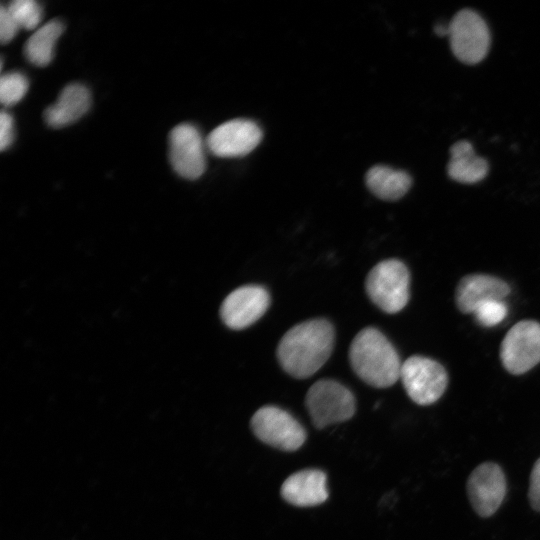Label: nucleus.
Masks as SVG:
<instances>
[{
	"mask_svg": "<svg viewBox=\"0 0 540 540\" xmlns=\"http://www.w3.org/2000/svg\"><path fill=\"white\" fill-rule=\"evenodd\" d=\"M365 180L367 187L375 196L389 201L403 197L412 184L408 173L385 165L370 168Z\"/></svg>",
	"mask_w": 540,
	"mask_h": 540,
	"instance_id": "17",
	"label": "nucleus"
},
{
	"mask_svg": "<svg viewBox=\"0 0 540 540\" xmlns=\"http://www.w3.org/2000/svg\"><path fill=\"white\" fill-rule=\"evenodd\" d=\"M270 305L269 292L260 285H245L232 291L223 301L220 316L226 326L241 330L259 320Z\"/></svg>",
	"mask_w": 540,
	"mask_h": 540,
	"instance_id": "12",
	"label": "nucleus"
},
{
	"mask_svg": "<svg viewBox=\"0 0 540 540\" xmlns=\"http://www.w3.org/2000/svg\"><path fill=\"white\" fill-rule=\"evenodd\" d=\"M7 9L19 28L35 29L42 19V8L34 0H14Z\"/></svg>",
	"mask_w": 540,
	"mask_h": 540,
	"instance_id": "19",
	"label": "nucleus"
},
{
	"mask_svg": "<svg viewBox=\"0 0 540 540\" xmlns=\"http://www.w3.org/2000/svg\"><path fill=\"white\" fill-rule=\"evenodd\" d=\"M448 36L452 52L463 63H479L489 50V29L473 10L463 9L455 14L449 23Z\"/></svg>",
	"mask_w": 540,
	"mask_h": 540,
	"instance_id": "7",
	"label": "nucleus"
},
{
	"mask_svg": "<svg viewBox=\"0 0 540 540\" xmlns=\"http://www.w3.org/2000/svg\"><path fill=\"white\" fill-rule=\"evenodd\" d=\"M473 313L481 325L491 327L506 317L507 307L503 300H489L479 305Z\"/></svg>",
	"mask_w": 540,
	"mask_h": 540,
	"instance_id": "21",
	"label": "nucleus"
},
{
	"mask_svg": "<svg viewBox=\"0 0 540 540\" xmlns=\"http://www.w3.org/2000/svg\"><path fill=\"white\" fill-rule=\"evenodd\" d=\"M91 96L82 84L66 86L57 101L44 112L46 123L53 128L67 126L81 118L89 109Z\"/></svg>",
	"mask_w": 540,
	"mask_h": 540,
	"instance_id": "15",
	"label": "nucleus"
},
{
	"mask_svg": "<svg viewBox=\"0 0 540 540\" xmlns=\"http://www.w3.org/2000/svg\"><path fill=\"white\" fill-rule=\"evenodd\" d=\"M501 361L510 373L523 374L540 362V324L525 320L515 324L504 337Z\"/></svg>",
	"mask_w": 540,
	"mask_h": 540,
	"instance_id": "8",
	"label": "nucleus"
},
{
	"mask_svg": "<svg viewBox=\"0 0 540 540\" xmlns=\"http://www.w3.org/2000/svg\"><path fill=\"white\" fill-rule=\"evenodd\" d=\"M63 32V23L51 20L38 28L27 40L24 54L36 66L48 65L54 56L55 44Z\"/></svg>",
	"mask_w": 540,
	"mask_h": 540,
	"instance_id": "18",
	"label": "nucleus"
},
{
	"mask_svg": "<svg viewBox=\"0 0 540 540\" xmlns=\"http://www.w3.org/2000/svg\"><path fill=\"white\" fill-rule=\"evenodd\" d=\"M410 274L403 262L387 259L368 273L365 288L370 300L386 313L401 311L409 301Z\"/></svg>",
	"mask_w": 540,
	"mask_h": 540,
	"instance_id": "3",
	"label": "nucleus"
},
{
	"mask_svg": "<svg viewBox=\"0 0 540 540\" xmlns=\"http://www.w3.org/2000/svg\"><path fill=\"white\" fill-rule=\"evenodd\" d=\"M510 293V287L499 278L490 275H468L464 277L456 291V303L463 313H473L482 303L489 300H503Z\"/></svg>",
	"mask_w": 540,
	"mask_h": 540,
	"instance_id": "14",
	"label": "nucleus"
},
{
	"mask_svg": "<svg viewBox=\"0 0 540 540\" xmlns=\"http://www.w3.org/2000/svg\"><path fill=\"white\" fill-rule=\"evenodd\" d=\"M349 361L356 375L375 388L390 387L400 378L399 355L376 328L366 327L357 333L349 348Z\"/></svg>",
	"mask_w": 540,
	"mask_h": 540,
	"instance_id": "2",
	"label": "nucleus"
},
{
	"mask_svg": "<svg viewBox=\"0 0 540 540\" xmlns=\"http://www.w3.org/2000/svg\"><path fill=\"white\" fill-rule=\"evenodd\" d=\"M250 426L260 441L282 451H296L306 440L303 426L289 412L277 406L259 408L252 416Z\"/></svg>",
	"mask_w": 540,
	"mask_h": 540,
	"instance_id": "5",
	"label": "nucleus"
},
{
	"mask_svg": "<svg viewBox=\"0 0 540 540\" xmlns=\"http://www.w3.org/2000/svg\"><path fill=\"white\" fill-rule=\"evenodd\" d=\"M471 506L481 517L493 515L506 494V480L501 467L493 462L478 465L467 480Z\"/></svg>",
	"mask_w": 540,
	"mask_h": 540,
	"instance_id": "11",
	"label": "nucleus"
},
{
	"mask_svg": "<svg viewBox=\"0 0 540 540\" xmlns=\"http://www.w3.org/2000/svg\"><path fill=\"white\" fill-rule=\"evenodd\" d=\"M335 340L333 325L318 318L293 326L281 338L277 358L283 370L297 379L315 374L330 357Z\"/></svg>",
	"mask_w": 540,
	"mask_h": 540,
	"instance_id": "1",
	"label": "nucleus"
},
{
	"mask_svg": "<svg viewBox=\"0 0 540 540\" xmlns=\"http://www.w3.org/2000/svg\"><path fill=\"white\" fill-rule=\"evenodd\" d=\"M262 135L261 128L254 121L233 119L212 130L206 139V146L218 157H241L258 146Z\"/></svg>",
	"mask_w": 540,
	"mask_h": 540,
	"instance_id": "9",
	"label": "nucleus"
},
{
	"mask_svg": "<svg viewBox=\"0 0 540 540\" xmlns=\"http://www.w3.org/2000/svg\"><path fill=\"white\" fill-rule=\"evenodd\" d=\"M435 30V33L438 35V36H448L449 35V23L448 24H444V23H440V24H437L434 28Z\"/></svg>",
	"mask_w": 540,
	"mask_h": 540,
	"instance_id": "25",
	"label": "nucleus"
},
{
	"mask_svg": "<svg viewBox=\"0 0 540 540\" xmlns=\"http://www.w3.org/2000/svg\"><path fill=\"white\" fill-rule=\"evenodd\" d=\"M281 496L297 507L319 505L328 498L327 476L319 469L297 471L283 482Z\"/></svg>",
	"mask_w": 540,
	"mask_h": 540,
	"instance_id": "13",
	"label": "nucleus"
},
{
	"mask_svg": "<svg viewBox=\"0 0 540 540\" xmlns=\"http://www.w3.org/2000/svg\"><path fill=\"white\" fill-rule=\"evenodd\" d=\"M19 26L9 13L7 7L0 8V40L3 44L11 41L17 34Z\"/></svg>",
	"mask_w": 540,
	"mask_h": 540,
	"instance_id": "22",
	"label": "nucleus"
},
{
	"mask_svg": "<svg viewBox=\"0 0 540 540\" xmlns=\"http://www.w3.org/2000/svg\"><path fill=\"white\" fill-rule=\"evenodd\" d=\"M450 154L447 172L451 179L460 183L473 184L487 175V161L475 154L470 142L461 140L454 143L450 148Z\"/></svg>",
	"mask_w": 540,
	"mask_h": 540,
	"instance_id": "16",
	"label": "nucleus"
},
{
	"mask_svg": "<svg viewBox=\"0 0 540 540\" xmlns=\"http://www.w3.org/2000/svg\"><path fill=\"white\" fill-rule=\"evenodd\" d=\"M169 158L173 169L181 177L194 180L205 171L204 141L192 124H179L169 136Z\"/></svg>",
	"mask_w": 540,
	"mask_h": 540,
	"instance_id": "10",
	"label": "nucleus"
},
{
	"mask_svg": "<svg viewBox=\"0 0 540 540\" xmlns=\"http://www.w3.org/2000/svg\"><path fill=\"white\" fill-rule=\"evenodd\" d=\"M28 90V80L20 72L3 74L0 79V101L4 106L19 102Z\"/></svg>",
	"mask_w": 540,
	"mask_h": 540,
	"instance_id": "20",
	"label": "nucleus"
},
{
	"mask_svg": "<svg viewBox=\"0 0 540 540\" xmlns=\"http://www.w3.org/2000/svg\"><path fill=\"white\" fill-rule=\"evenodd\" d=\"M305 405L317 429L347 421L356 410L353 393L333 379L316 381L307 391Z\"/></svg>",
	"mask_w": 540,
	"mask_h": 540,
	"instance_id": "4",
	"label": "nucleus"
},
{
	"mask_svg": "<svg viewBox=\"0 0 540 540\" xmlns=\"http://www.w3.org/2000/svg\"><path fill=\"white\" fill-rule=\"evenodd\" d=\"M528 498L532 508L540 512V458L534 463L530 474Z\"/></svg>",
	"mask_w": 540,
	"mask_h": 540,
	"instance_id": "23",
	"label": "nucleus"
},
{
	"mask_svg": "<svg viewBox=\"0 0 540 540\" xmlns=\"http://www.w3.org/2000/svg\"><path fill=\"white\" fill-rule=\"evenodd\" d=\"M400 379L407 395L418 405L436 402L447 387L444 367L427 357L414 355L402 363Z\"/></svg>",
	"mask_w": 540,
	"mask_h": 540,
	"instance_id": "6",
	"label": "nucleus"
},
{
	"mask_svg": "<svg viewBox=\"0 0 540 540\" xmlns=\"http://www.w3.org/2000/svg\"><path fill=\"white\" fill-rule=\"evenodd\" d=\"M14 139V123L12 116L2 110L0 113V149L4 151L13 142Z\"/></svg>",
	"mask_w": 540,
	"mask_h": 540,
	"instance_id": "24",
	"label": "nucleus"
}]
</instances>
